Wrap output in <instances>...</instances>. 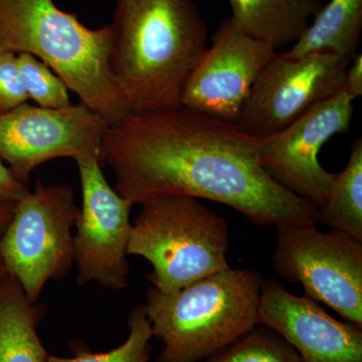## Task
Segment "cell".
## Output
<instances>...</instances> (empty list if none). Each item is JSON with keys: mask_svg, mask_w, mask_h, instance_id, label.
Returning <instances> with one entry per match:
<instances>
[{"mask_svg": "<svg viewBox=\"0 0 362 362\" xmlns=\"http://www.w3.org/2000/svg\"><path fill=\"white\" fill-rule=\"evenodd\" d=\"M277 52L228 18L187 78L181 106L237 124L257 78Z\"/></svg>", "mask_w": 362, "mask_h": 362, "instance_id": "12", "label": "cell"}, {"mask_svg": "<svg viewBox=\"0 0 362 362\" xmlns=\"http://www.w3.org/2000/svg\"><path fill=\"white\" fill-rule=\"evenodd\" d=\"M127 339L116 349L103 354L81 351L73 357L49 354L47 362H148L151 356V324L145 312L144 304H139L128 316Z\"/></svg>", "mask_w": 362, "mask_h": 362, "instance_id": "19", "label": "cell"}, {"mask_svg": "<svg viewBox=\"0 0 362 362\" xmlns=\"http://www.w3.org/2000/svg\"><path fill=\"white\" fill-rule=\"evenodd\" d=\"M362 28V0H330L303 35L286 49L289 58L331 54L350 62L357 54Z\"/></svg>", "mask_w": 362, "mask_h": 362, "instance_id": "16", "label": "cell"}, {"mask_svg": "<svg viewBox=\"0 0 362 362\" xmlns=\"http://www.w3.org/2000/svg\"><path fill=\"white\" fill-rule=\"evenodd\" d=\"M204 362L303 361L284 338L271 328L259 324Z\"/></svg>", "mask_w": 362, "mask_h": 362, "instance_id": "18", "label": "cell"}, {"mask_svg": "<svg viewBox=\"0 0 362 362\" xmlns=\"http://www.w3.org/2000/svg\"><path fill=\"white\" fill-rule=\"evenodd\" d=\"M4 273H6V270H4V264H2L1 259H0V277H1Z\"/></svg>", "mask_w": 362, "mask_h": 362, "instance_id": "25", "label": "cell"}, {"mask_svg": "<svg viewBox=\"0 0 362 362\" xmlns=\"http://www.w3.org/2000/svg\"><path fill=\"white\" fill-rule=\"evenodd\" d=\"M349 65L335 54L289 58L277 52L257 78L237 125L259 137L284 129L319 102L342 90Z\"/></svg>", "mask_w": 362, "mask_h": 362, "instance_id": "11", "label": "cell"}, {"mask_svg": "<svg viewBox=\"0 0 362 362\" xmlns=\"http://www.w3.org/2000/svg\"><path fill=\"white\" fill-rule=\"evenodd\" d=\"M225 218L189 197H164L141 204L127 254L151 264L152 287L170 294L230 267Z\"/></svg>", "mask_w": 362, "mask_h": 362, "instance_id": "5", "label": "cell"}, {"mask_svg": "<svg viewBox=\"0 0 362 362\" xmlns=\"http://www.w3.org/2000/svg\"><path fill=\"white\" fill-rule=\"evenodd\" d=\"M78 213L75 194L66 185L39 181L16 202L0 238V259L33 303L49 280L63 278L73 266L71 228Z\"/></svg>", "mask_w": 362, "mask_h": 362, "instance_id": "6", "label": "cell"}, {"mask_svg": "<svg viewBox=\"0 0 362 362\" xmlns=\"http://www.w3.org/2000/svg\"><path fill=\"white\" fill-rule=\"evenodd\" d=\"M319 221L362 242V139L357 138L346 166L337 173L327 199L318 209Z\"/></svg>", "mask_w": 362, "mask_h": 362, "instance_id": "17", "label": "cell"}, {"mask_svg": "<svg viewBox=\"0 0 362 362\" xmlns=\"http://www.w3.org/2000/svg\"><path fill=\"white\" fill-rule=\"evenodd\" d=\"M18 54L0 49V114L6 113L28 103Z\"/></svg>", "mask_w": 362, "mask_h": 362, "instance_id": "21", "label": "cell"}, {"mask_svg": "<svg viewBox=\"0 0 362 362\" xmlns=\"http://www.w3.org/2000/svg\"><path fill=\"white\" fill-rule=\"evenodd\" d=\"M18 62L28 99L42 108L61 109L71 105L68 86L45 63L28 54H18Z\"/></svg>", "mask_w": 362, "mask_h": 362, "instance_id": "20", "label": "cell"}, {"mask_svg": "<svg viewBox=\"0 0 362 362\" xmlns=\"http://www.w3.org/2000/svg\"><path fill=\"white\" fill-rule=\"evenodd\" d=\"M110 25L92 30L54 0H0V49L39 59L109 125L130 109L109 70Z\"/></svg>", "mask_w": 362, "mask_h": 362, "instance_id": "3", "label": "cell"}, {"mask_svg": "<svg viewBox=\"0 0 362 362\" xmlns=\"http://www.w3.org/2000/svg\"><path fill=\"white\" fill-rule=\"evenodd\" d=\"M342 90L352 99L362 95V56L357 54L345 71Z\"/></svg>", "mask_w": 362, "mask_h": 362, "instance_id": "23", "label": "cell"}, {"mask_svg": "<svg viewBox=\"0 0 362 362\" xmlns=\"http://www.w3.org/2000/svg\"><path fill=\"white\" fill-rule=\"evenodd\" d=\"M259 324L284 338L303 362H362V328L337 320L276 281L262 284Z\"/></svg>", "mask_w": 362, "mask_h": 362, "instance_id": "13", "label": "cell"}, {"mask_svg": "<svg viewBox=\"0 0 362 362\" xmlns=\"http://www.w3.org/2000/svg\"><path fill=\"white\" fill-rule=\"evenodd\" d=\"M109 70L131 113L180 108L207 47L194 0H116Z\"/></svg>", "mask_w": 362, "mask_h": 362, "instance_id": "2", "label": "cell"}, {"mask_svg": "<svg viewBox=\"0 0 362 362\" xmlns=\"http://www.w3.org/2000/svg\"><path fill=\"white\" fill-rule=\"evenodd\" d=\"M259 146V136L237 124L180 107L109 125L101 159L133 204L189 197L226 204L259 226L317 223L318 209L267 173Z\"/></svg>", "mask_w": 362, "mask_h": 362, "instance_id": "1", "label": "cell"}, {"mask_svg": "<svg viewBox=\"0 0 362 362\" xmlns=\"http://www.w3.org/2000/svg\"><path fill=\"white\" fill-rule=\"evenodd\" d=\"M352 102L340 90L284 129L259 137V163L267 173L318 209L327 199L337 177V173H328L321 165L319 152L331 137L349 129Z\"/></svg>", "mask_w": 362, "mask_h": 362, "instance_id": "10", "label": "cell"}, {"mask_svg": "<svg viewBox=\"0 0 362 362\" xmlns=\"http://www.w3.org/2000/svg\"><path fill=\"white\" fill-rule=\"evenodd\" d=\"M42 314L6 272L0 277V362L49 361V354L37 334Z\"/></svg>", "mask_w": 362, "mask_h": 362, "instance_id": "15", "label": "cell"}, {"mask_svg": "<svg viewBox=\"0 0 362 362\" xmlns=\"http://www.w3.org/2000/svg\"><path fill=\"white\" fill-rule=\"evenodd\" d=\"M264 279L228 268L164 294L150 287L145 312L162 343L157 362H201L259 325Z\"/></svg>", "mask_w": 362, "mask_h": 362, "instance_id": "4", "label": "cell"}, {"mask_svg": "<svg viewBox=\"0 0 362 362\" xmlns=\"http://www.w3.org/2000/svg\"><path fill=\"white\" fill-rule=\"evenodd\" d=\"M109 124L80 103L49 109L25 103L0 114V159L25 182L45 162L98 157Z\"/></svg>", "mask_w": 362, "mask_h": 362, "instance_id": "9", "label": "cell"}, {"mask_svg": "<svg viewBox=\"0 0 362 362\" xmlns=\"http://www.w3.org/2000/svg\"><path fill=\"white\" fill-rule=\"evenodd\" d=\"M76 162L82 187V206L73 238L77 283H96L111 291L125 289L129 274L130 213L134 204L109 185L98 157Z\"/></svg>", "mask_w": 362, "mask_h": 362, "instance_id": "8", "label": "cell"}, {"mask_svg": "<svg viewBox=\"0 0 362 362\" xmlns=\"http://www.w3.org/2000/svg\"><path fill=\"white\" fill-rule=\"evenodd\" d=\"M230 16L243 32L276 51L292 45L322 7V0H228Z\"/></svg>", "mask_w": 362, "mask_h": 362, "instance_id": "14", "label": "cell"}, {"mask_svg": "<svg viewBox=\"0 0 362 362\" xmlns=\"http://www.w3.org/2000/svg\"><path fill=\"white\" fill-rule=\"evenodd\" d=\"M16 202L0 201V228H6L13 216Z\"/></svg>", "mask_w": 362, "mask_h": 362, "instance_id": "24", "label": "cell"}, {"mask_svg": "<svg viewBox=\"0 0 362 362\" xmlns=\"http://www.w3.org/2000/svg\"><path fill=\"white\" fill-rule=\"evenodd\" d=\"M28 190V185L18 180L0 159V201L16 202Z\"/></svg>", "mask_w": 362, "mask_h": 362, "instance_id": "22", "label": "cell"}, {"mask_svg": "<svg viewBox=\"0 0 362 362\" xmlns=\"http://www.w3.org/2000/svg\"><path fill=\"white\" fill-rule=\"evenodd\" d=\"M272 263L279 276L303 286L306 297L362 328V242L316 223L279 226Z\"/></svg>", "mask_w": 362, "mask_h": 362, "instance_id": "7", "label": "cell"}]
</instances>
